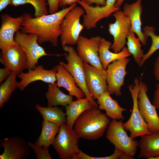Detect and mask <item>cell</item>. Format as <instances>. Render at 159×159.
<instances>
[{"instance_id": "24", "label": "cell", "mask_w": 159, "mask_h": 159, "mask_svg": "<svg viewBox=\"0 0 159 159\" xmlns=\"http://www.w3.org/2000/svg\"><path fill=\"white\" fill-rule=\"evenodd\" d=\"M93 107L87 97L72 101L65 107L66 124L73 127L79 117L85 111Z\"/></svg>"}, {"instance_id": "35", "label": "cell", "mask_w": 159, "mask_h": 159, "mask_svg": "<svg viewBox=\"0 0 159 159\" xmlns=\"http://www.w3.org/2000/svg\"><path fill=\"white\" fill-rule=\"evenodd\" d=\"M13 71L5 67L0 69V84H1L11 74Z\"/></svg>"}, {"instance_id": "37", "label": "cell", "mask_w": 159, "mask_h": 159, "mask_svg": "<svg viewBox=\"0 0 159 159\" xmlns=\"http://www.w3.org/2000/svg\"><path fill=\"white\" fill-rule=\"evenodd\" d=\"M81 1L89 6H92L94 4L96 6H103L106 5V0H81Z\"/></svg>"}, {"instance_id": "36", "label": "cell", "mask_w": 159, "mask_h": 159, "mask_svg": "<svg viewBox=\"0 0 159 159\" xmlns=\"http://www.w3.org/2000/svg\"><path fill=\"white\" fill-rule=\"evenodd\" d=\"M155 87L156 88L154 93L152 104L159 110V82Z\"/></svg>"}, {"instance_id": "8", "label": "cell", "mask_w": 159, "mask_h": 159, "mask_svg": "<svg viewBox=\"0 0 159 159\" xmlns=\"http://www.w3.org/2000/svg\"><path fill=\"white\" fill-rule=\"evenodd\" d=\"M14 39L26 54L28 69L34 68L39 59L42 57L54 55L59 56L67 54H52L47 53L44 48L38 44V35L36 34L23 33L19 30L15 34Z\"/></svg>"}, {"instance_id": "41", "label": "cell", "mask_w": 159, "mask_h": 159, "mask_svg": "<svg viewBox=\"0 0 159 159\" xmlns=\"http://www.w3.org/2000/svg\"><path fill=\"white\" fill-rule=\"evenodd\" d=\"M134 157L131 156L128 154L123 152L121 155L119 159H133Z\"/></svg>"}, {"instance_id": "27", "label": "cell", "mask_w": 159, "mask_h": 159, "mask_svg": "<svg viewBox=\"0 0 159 159\" xmlns=\"http://www.w3.org/2000/svg\"><path fill=\"white\" fill-rule=\"evenodd\" d=\"M35 108L44 120L60 125L66 122V113L59 107L57 106L44 107L37 104Z\"/></svg>"}, {"instance_id": "38", "label": "cell", "mask_w": 159, "mask_h": 159, "mask_svg": "<svg viewBox=\"0 0 159 159\" xmlns=\"http://www.w3.org/2000/svg\"><path fill=\"white\" fill-rule=\"evenodd\" d=\"M153 73L156 80L159 81V55L157 57L154 63Z\"/></svg>"}, {"instance_id": "7", "label": "cell", "mask_w": 159, "mask_h": 159, "mask_svg": "<svg viewBox=\"0 0 159 159\" xmlns=\"http://www.w3.org/2000/svg\"><path fill=\"white\" fill-rule=\"evenodd\" d=\"M122 121L112 120L110 121L106 136L115 148L133 157L137 151L138 142L128 136L124 127Z\"/></svg>"}, {"instance_id": "19", "label": "cell", "mask_w": 159, "mask_h": 159, "mask_svg": "<svg viewBox=\"0 0 159 159\" xmlns=\"http://www.w3.org/2000/svg\"><path fill=\"white\" fill-rule=\"evenodd\" d=\"M142 0H137L132 4H125L122 11L124 14L128 16L131 23L130 32L136 34L140 42L144 46L146 45L148 37L142 31L141 16L143 6Z\"/></svg>"}, {"instance_id": "20", "label": "cell", "mask_w": 159, "mask_h": 159, "mask_svg": "<svg viewBox=\"0 0 159 159\" xmlns=\"http://www.w3.org/2000/svg\"><path fill=\"white\" fill-rule=\"evenodd\" d=\"M57 72L56 74L57 84L59 87L66 89L72 96L77 99L84 98L85 95L83 91L76 85L75 81L70 74L61 64L57 65Z\"/></svg>"}, {"instance_id": "25", "label": "cell", "mask_w": 159, "mask_h": 159, "mask_svg": "<svg viewBox=\"0 0 159 159\" xmlns=\"http://www.w3.org/2000/svg\"><path fill=\"white\" fill-rule=\"evenodd\" d=\"M45 94L48 106L61 105L66 107L73 101V96L63 93L57 85V83H49Z\"/></svg>"}, {"instance_id": "5", "label": "cell", "mask_w": 159, "mask_h": 159, "mask_svg": "<svg viewBox=\"0 0 159 159\" xmlns=\"http://www.w3.org/2000/svg\"><path fill=\"white\" fill-rule=\"evenodd\" d=\"M134 83V84L128 87L133 100L132 113L128 120L123 123L124 129L130 132V137L133 139L152 133L148 124L140 114L138 109V101L140 85L139 80L137 78H135Z\"/></svg>"}, {"instance_id": "17", "label": "cell", "mask_w": 159, "mask_h": 159, "mask_svg": "<svg viewBox=\"0 0 159 159\" xmlns=\"http://www.w3.org/2000/svg\"><path fill=\"white\" fill-rule=\"evenodd\" d=\"M0 62L5 67L9 69L18 74L27 69L26 54L17 44L11 46L5 51H1Z\"/></svg>"}, {"instance_id": "16", "label": "cell", "mask_w": 159, "mask_h": 159, "mask_svg": "<svg viewBox=\"0 0 159 159\" xmlns=\"http://www.w3.org/2000/svg\"><path fill=\"white\" fill-rule=\"evenodd\" d=\"M0 147L4 149L0 159H26L30 154L26 141L19 136L1 139Z\"/></svg>"}, {"instance_id": "13", "label": "cell", "mask_w": 159, "mask_h": 159, "mask_svg": "<svg viewBox=\"0 0 159 159\" xmlns=\"http://www.w3.org/2000/svg\"><path fill=\"white\" fill-rule=\"evenodd\" d=\"M131 59L127 57L113 61L108 65L107 70V82L110 95L119 97L122 95L121 87L127 72L126 66Z\"/></svg>"}, {"instance_id": "23", "label": "cell", "mask_w": 159, "mask_h": 159, "mask_svg": "<svg viewBox=\"0 0 159 159\" xmlns=\"http://www.w3.org/2000/svg\"><path fill=\"white\" fill-rule=\"evenodd\" d=\"M112 44L110 42L102 37L99 53L101 62L104 69H106L109 64L113 61L128 57L132 55L127 47H125L119 52H110L109 49Z\"/></svg>"}, {"instance_id": "15", "label": "cell", "mask_w": 159, "mask_h": 159, "mask_svg": "<svg viewBox=\"0 0 159 159\" xmlns=\"http://www.w3.org/2000/svg\"><path fill=\"white\" fill-rule=\"evenodd\" d=\"M148 90L147 85L140 81L139 91L138 95V105L142 116L147 122L152 133L159 131V117L156 108L152 104L147 95Z\"/></svg>"}, {"instance_id": "6", "label": "cell", "mask_w": 159, "mask_h": 159, "mask_svg": "<svg viewBox=\"0 0 159 159\" xmlns=\"http://www.w3.org/2000/svg\"><path fill=\"white\" fill-rule=\"evenodd\" d=\"M85 13L83 8L76 6L66 14L61 24L60 37L62 47L77 44L80 34L85 27L80 23V17Z\"/></svg>"}, {"instance_id": "30", "label": "cell", "mask_w": 159, "mask_h": 159, "mask_svg": "<svg viewBox=\"0 0 159 159\" xmlns=\"http://www.w3.org/2000/svg\"><path fill=\"white\" fill-rule=\"evenodd\" d=\"M46 0H11L10 5L17 6L26 4H31L34 7V16L37 18L48 14Z\"/></svg>"}, {"instance_id": "39", "label": "cell", "mask_w": 159, "mask_h": 159, "mask_svg": "<svg viewBox=\"0 0 159 159\" xmlns=\"http://www.w3.org/2000/svg\"><path fill=\"white\" fill-rule=\"evenodd\" d=\"M78 0H59V6L64 8L67 5H72L76 4Z\"/></svg>"}, {"instance_id": "1", "label": "cell", "mask_w": 159, "mask_h": 159, "mask_svg": "<svg viewBox=\"0 0 159 159\" xmlns=\"http://www.w3.org/2000/svg\"><path fill=\"white\" fill-rule=\"evenodd\" d=\"M76 6L75 4L55 13L37 18L33 17L30 14L24 13L23 14L24 18L21 31L37 34L39 45L49 42L53 46L57 47L58 44V38L61 33L62 21L66 14Z\"/></svg>"}, {"instance_id": "34", "label": "cell", "mask_w": 159, "mask_h": 159, "mask_svg": "<svg viewBox=\"0 0 159 159\" xmlns=\"http://www.w3.org/2000/svg\"><path fill=\"white\" fill-rule=\"evenodd\" d=\"M49 6L48 12L53 14L58 11L59 6V0H47Z\"/></svg>"}, {"instance_id": "43", "label": "cell", "mask_w": 159, "mask_h": 159, "mask_svg": "<svg viewBox=\"0 0 159 159\" xmlns=\"http://www.w3.org/2000/svg\"><path fill=\"white\" fill-rule=\"evenodd\" d=\"M153 159H159V156L155 157Z\"/></svg>"}, {"instance_id": "29", "label": "cell", "mask_w": 159, "mask_h": 159, "mask_svg": "<svg viewBox=\"0 0 159 159\" xmlns=\"http://www.w3.org/2000/svg\"><path fill=\"white\" fill-rule=\"evenodd\" d=\"M127 44L129 52L132 55L134 61L138 64L140 62L144 54L141 49L142 45L139 39L135 36V33L130 32L127 37Z\"/></svg>"}, {"instance_id": "2", "label": "cell", "mask_w": 159, "mask_h": 159, "mask_svg": "<svg viewBox=\"0 0 159 159\" xmlns=\"http://www.w3.org/2000/svg\"><path fill=\"white\" fill-rule=\"evenodd\" d=\"M110 122L109 117L98 107H93L83 112L74 123V129L80 138L88 140L102 137Z\"/></svg>"}, {"instance_id": "21", "label": "cell", "mask_w": 159, "mask_h": 159, "mask_svg": "<svg viewBox=\"0 0 159 159\" xmlns=\"http://www.w3.org/2000/svg\"><path fill=\"white\" fill-rule=\"evenodd\" d=\"M140 137L138 142L140 151L137 158L153 159L159 156V131Z\"/></svg>"}, {"instance_id": "9", "label": "cell", "mask_w": 159, "mask_h": 159, "mask_svg": "<svg viewBox=\"0 0 159 159\" xmlns=\"http://www.w3.org/2000/svg\"><path fill=\"white\" fill-rule=\"evenodd\" d=\"M115 19L114 23L108 24V31L113 36L114 41L110 48L115 53L120 52L126 44V39L130 32L131 23L128 16L121 10L117 11L113 14Z\"/></svg>"}, {"instance_id": "11", "label": "cell", "mask_w": 159, "mask_h": 159, "mask_svg": "<svg viewBox=\"0 0 159 159\" xmlns=\"http://www.w3.org/2000/svg\"><path fill=\"white\" fill-rule=\"evenodd\" d=\"M116 2L115 0H106L105 6L94 7L86 4L81 0H78L77 3L82 7L85 13L82 15L83 25L88 30L96 28L99 21L108 17L112 14L120 10V8L115 6Z\"/></svg>"}, {"instance_id": "14", "label": "cell", "mask_w": 159, "mask_h": 159, "mask_svg": "<svg viewBox=\"0 0 159 159\" xmlns=\"http://www.w3.org/2000/svg\"><path fill=\"white\" fill-rule=\"evenodd\" d=\"M1 18L0 49L1 51H4L17 44L14 39V35L16 32L21 29L24 18L23 14L14 17L4 13L1 15Z\"/></svg>"}, {"instance_id": "33", "label": "cell", "mask_w": 159, "mask_h": 159, "mask_svg": "<svg viewBox=\"0 0 159 159\" xmlns=\"http://www.w3.org/2000/svg\"><path fill=\"white\" fill-rule=\"evenodd\" d=\"M123 152L115 148L114 153L110 155L103 157H93L88 155L80 150L77 155L78 159H117Z\"/></svg>"}, {"instance_id": "3", "label": "cell", "mask_w": 159, "mask_h": 159, "mask_svg": "<svg viewBox=\"0 0 159 159\" xmlns=\"http://www.w3.org/2000/svg\"><path fill=\"white\" fill-rule=\"evenodd\" d=\"M80 137L73 127L64 123L60 125L52 145L59 158L77 159Z\"/></svg>"}, {"instance_id": "32", "label": "cell", "mask_w": 159, "mask_h": 159, "mask_svg": "<svg viewBox=\"0 0 159 159\" xmlns=\"http://www.w3.org/2000/svg\"><path fill=\"white\" fill-rule=\"evenodd\" d=\"M29 147L33 151L37 159H52L49 151V147H40L30 142L27 143Z\"/></svg>"}, {"instance_id": "10", "label": "cell", "mask_w": 159, "mask_h": 159, "mask_svg": "<svg viewBox=\"0 0 159 159\" xmlns=\"http://www.w3.org/2000/svg\"><path fill=\"white\" fill-rule=\"evenodd\" d=\"M102 38L100 36L88 38L80 35L76 44L77 52L83 62L101 70L103 69L99 53Z\"/></svg>"}, {"instance_id": "22", "label": "cell", "mask_w": 159, "mask_h": 159, "mask_svg": "<svg viewBox=\"0 0 159 159\" xmlns=\"http://www.w3.org/2000/svg\"><path fill=\"white\" fill-rule=\"evenodd\" d=\"M97 100L98 108L101 110H105V115L109 117L112 120L124 119L122 112L126 110L121 107L118 102L111 97L108 91L103 93Z\"/></svg>"}, {"instance_id": "26", "label": "cell", "mask_w": 159, "mask_h": 159, "mask_svg": "<svg viewBox=\"0 0 159 159\" xmlns=\"http://www.w3.org/2000/svg\"><path fill=\"white\" fill-rule=\"evenodd\" d=\"M60 125L43 119L40 135L34 144L41 147H49L52 145L59 132Z\"/></svg>"}, {"instance_id": "12", "label": "cell", "mask_w": 159, "mask_h": 159, "mask_svg": "<svg viewBox=\"0 0 159 159\" xmlns=\"http://www.w3.org/2000/svg\"><path fill=\"white\" fill-rule=\"evenodd\" d=\"M86 83L92 97L96 100L103 93L108 91L107 70L100 69L84 62Z\"/></svg>"}, {"instance_id": "18", "label": "cell", "mask_w": 159, "mask_h": 159, "mask_svg": "<svg viewBox=\"0 0 159 159\" xmlns=\"http://www.w3.org/2000/svg\"><path fill=\"white\" fill-rule=\"evenodd\" d=\"M28 70L27 72H22L17 75L21 79L18 88L21 91L31 83L36 81L40 80L48 84L54 83L57 81V65L52 69H47L42 65H39L33 69Z\"/></svg>"}, {"instance_id": "4", "label": "cell", "mask_w": 159, "mask_h": 159, "mask_svg": "<svg viewBox=\"0 0 159 159\" xmlns=\"http://www.w3.org/2000/svg\"><path fill=\"white\" fill-rule=\"evenodd\" d=\"M62 47L68 53L65 57L67 63L60 61L59 63L72 75L77 86L83 91L93 107H98V104L91 96L86 86L83 61L73 47L67 45Z\"/></svg>"}, {"instance_id": "42", "label": "cell", "mask_w": 159, "mask_h": 159, "mask_svg": "<svg viewBox=\"0 0 159 159\" xmlns=\"http://www.w3.org/2000/svg\"><path fill=\"white\" fill-rule=\"evenodd\" d=\"M125 0H117L115 6L116 7L120 8V7L122 5Z\"/></svg>"}, {"instance_id": "28", "label": "cell", "mask_w": 159, "mask_h": 159, "mask_svg": "<svg viewBox=\"0 0 159 159\" xmlns=\"http://www.w3.org/2000/svg\"><path fill=\"white\" fill-rule=\"evenodd\" d=\"M18 74L13 72L11 74L1 83L0 86V108L9 100L11 94L18 87L19 82L16 80Z\"/></svg>"}, {"instance_id": "40", "label": "cell", "mask_w": 159, "mask_h": 159, "mask_svg": "<svg viewBox=\"0 0 159 159\" xmlns=\"http://www.w3.org/2000/svg\"><path fill=\"white\" fill-rule=\"evenodd\" d=\"M11 0H0V11L1 12L9 5Z\"/></svg>"}, {"instance_id": "31", "label": "cell", "mask_w": 159, "mask_h": 159, "mask_svg": "<svg viewBox=\"0 0 159 159\" xmlns=\"http://www.w3.org/2000/svg\"><path fill=\"white\" fill-rule=\"evenodd\" d=\"M143 32L148 37H150L151 39L152 43L148 52L145 54L138 64L140 67H142L145 61L156 50L159 49V36L155 34V29L152 26H146L143 28Z\"/></svg>"}]
</instances>
